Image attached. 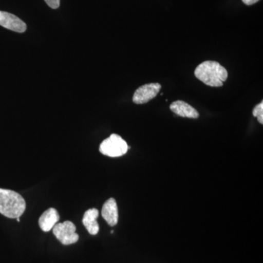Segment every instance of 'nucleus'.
<instances>
[{"label":"nucleus","mask_w":263,"mask_h":263,"mask_svg":"<svg viewBox=\"0 0 263 263\" xmlns=\"http://www.w3.org/2000/svg\"><path fill=\"white\" fill-rule=\"evenodd\" d=\"M195 76L207 86L219 87L228 79V71L219 62L205 61L200 64L195 70Z\"/></svg>","instance_id":"obj_1"},{"label":"nucleus","mask_w":263,"mask_h":263,"mask_svg":"<svg viewBox=\"0 0 263 263\" xmlns=\"http://www.w3.org/2000/svg\"><path fill=\"white\" fill-rule=\"evenodd\" d=\"M25 209V200L22 195L0 188V214L10 219H16L24 214Z\"/></svg>","instance_id":"obj_2"},{"label":"nucleus","mask_w":263,"mask_h":263,"mask_svg":"<svg viewBox=\"0 0 263 263\" xmlns=\"http://www.w3.org/2000/svg\"><path fill=\"white\" fill-rule=\"evenodd\" d=\"M128 148L129 146L127 142L122 137L117 134H112L102 142L100 146V152L108 157H119L125 155Z\"/></svg>","instance_id":"obj_3"},{"label":"nucleus","mask_w":263,"mask_h":263,"mask_svg":"<svg viewBox=\"0 0 263 263\" xmlns=\"http://www.w3.org/2000/svg\"><path fill=\"white\" fill-rule=\"evenodd\" d=\"M53 233L63 245H72L79 239V235L76 233V226L72 221L58 223L53 227Z\"/></svg>","instance_id":"obj_4"},{"label":"nucleus","mask_w":263,"mask_h":263,"mask_svg":"<svg viewBox=\"0 0 263 263\" xmlns=\"http://www.w3.org/2000/svg\"><path fill=\"white\" fill-rule=\"evenodd\" d=\"M162 86L159 83H151L138 88L133 95V103L144 104L155 98L160 92Z\"/></svg>","instance_id":"obj_5"},{"label":"nucleus","mask_w":263,"mask_h":263,"mask_svg":"<svg viewBox=\"0 0 263 263\" xmlns=\"http://www.w3.org/2000/svg\"><path fill=\"white\" fill-rule=\"evenodd\" d=\"M0 25L5 28L22 33L27 30V24L15 15L8 12L0 11Z\"/></svg>","instance_id":"obj_6"},{"label":"nucleus","mask_w":263,"mask_h":263,"mask_svg":"<svg viewBox=\"0 0 263 263\" xmlns=\"http://www.w3.org/2000/svg\"><path fill=\"white\" fill-rule=\"evenodd\" d=\"M102 216L110 226H115L119 220V211L115 199L110 198L104 203Z\"/></svg>","instance_id":"obj_7"},{"label":"nucleus","mask_w":263,"mask_h":263,"mask_svg":"<svg viewBox=\"0 0 263 263\" xmlns=\"http://www.w3.org/2000/svg\"><path fill=\"white\" fill-rule=\"evenodd\" d=\"M170 108L174 113L181 117L197 119L200 116L196 109L182 100L174 102L170 105Z\"/></svg>","instance_id":"obj_8"},{"label":"nucleus","mask_w":263,"mask_h":263,"mask_svg":"<svg viewBox=\"0 0 263 263\" xmlns=\"http://www.w3.org/2000/svg\"><path fill=\"white\" fill-rule=\"evenodd\" d=\"M60 214L55 209L51 208L43 213L39 219V226L44 232H49L53 229L60 220Z\"/></svg>","instance_id":"obj_9"},{"label":"nucleus","mask_w":263,"mask_h":263,"mask_svg":"<svg viewBox=\"0 0 263 263\" xmlns=\"http://www.w3.org/2000/svg\"><path fill=\"white\" fill-rule=\"evenodd\" d=\"M99 216V211L96 209H91L85 212L83 218V224L86 228L89 234L95 235L98 234L100 227L97 219Z\"/></svg>","instance_id":"obj_10"},{"label":"nucleus","mask_w":263,"mask_h":263,"mask_svg":"<svg viewBox=\"0 0 263 263\" xmlns=\"http://www.w3.org/2000/svg\"><path fill=\"white\" fill-rule=\"evenodd\" d=\"M253 116L257 118L259 124H263V102H261L253 109Z\"/></svg>","instance_id":"obj_11"},{"label":"nucleus","mask_w":263,"mask_h":263,"mask_svg":"<svg viewBox=\"0 0 263 263\" xmlns=\"http://www.w3.org/2000/svg\"><path fill=\"white\" fill-rule=\"evenodd\" d=\"M45 2L52 9H57L60 5V0H45Z\"/></svg>","instance_id":"obj_12"},{"label":"nucleus","mask_w":263,"mask_h":263,"mask_svg":"<svg viewBox=\"0 0 263 263\" xmlns=\"http://www.w3.org/2000/svg\"><path fill=\"white\" fill-rule=\"evenodd\" d=\"M259 0H242L243 3L247 5H252L255 4L257 2H259Z\"/></svg>","instance_id":"obj_13"}]
</instances>
